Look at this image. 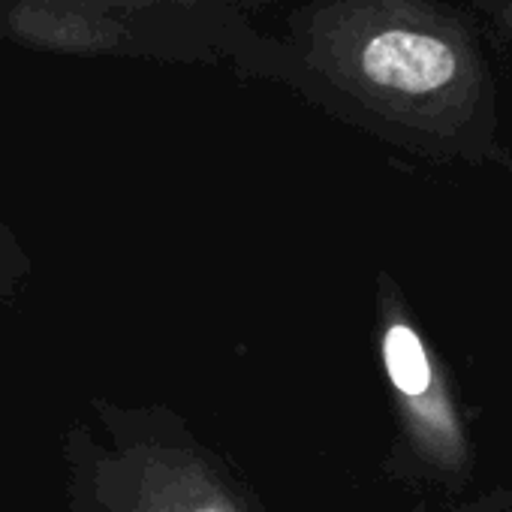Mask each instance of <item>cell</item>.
I'll return each instance as SVG.
<instances>
[{"label": "cell", "mask_w": 512, "mask_h": 512, "mask_svg": "<svg viewBox=\"0 0 512 512\" xmlns=\"http://www.w3.org/2000/svg\"><path fill=\"white\" fill-rule=\"evenodd\" d=\"M311 64L413 154L512 181L497 76L470 10L449 0H332L311 28Z\"/></svg>", "instance_id": "6da1fadb"}, {"label": "cell", "mask_w": 512, "mask_h": 512, "mask_svg": "<svg viewBox=\"0 0 512 512\" xmlns=\"http://www.w3.org/2000/svg\"><path fill=\"white\" fill-rule=\"evenodd\" d=\"M470 7L512 43V0H470Z\"/></svg>", "instance_id": "7a4b0ae2"}, {"label": "cell", "mask_w": 512, "mask_h": 512, "mask_svg": "<svg viewBox=\"0 0 512 512\" xmlns=\"http://www.w3.org/2000/svg\"><path fill=\"white\" fill-rule=\"evenodd\" d=\"M196 512H220V509H214V506H205V509H196Z\"/></svg>", "instance_id": "3957f363"}]
</instances>
